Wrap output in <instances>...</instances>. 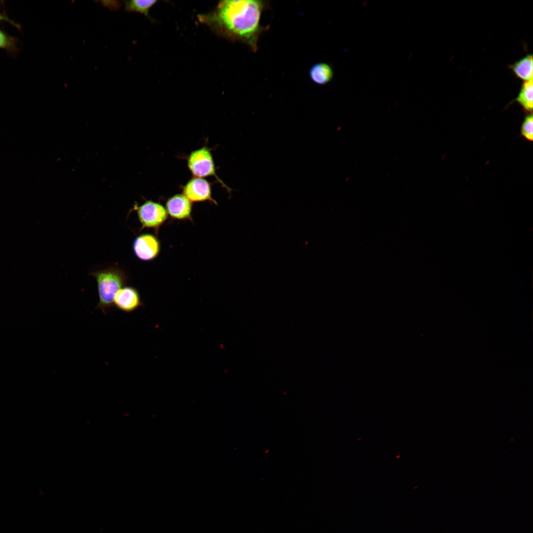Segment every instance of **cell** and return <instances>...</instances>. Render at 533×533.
<instances>
[{"instance_id":"obj_1","label":"cell","mask_w":533,"mask_h":533,"mask_svg":"<svg viewBox=\"0 0 533 533\" xmlns=\"http://www.w3.org/2000/svg\"><path fill=\"white\" fill-rule=\"evenodd\" d=\"M264 8L265 3L260 0H225L218 6L216 19L229 34L243 40L256 51Z\"/></svg>"},{"instance_id":"obj_2","label":"cell","mask_w":533,"mask_h":533,"mask_svg":"<svg viewBox=\"0 0 533 533\" xmlns=\"http://www.w3.org/2000/svg\"><path fill=\"white\" fill-rule=\"evenodd\" d=\"M90 275L97 282L99 301L96 308L106 314L114 307L116 294L126 284V275L122 269L115 266L93 271Z\"/></svg>"},{"instance_id":"obj_3","label":"cell","mask_w":533,"mask_h":533,"mask_svg":"<svg viewBox=\"0 0 533 533\" xmlns=\"http://www.w3.org/2000/svg\"><path fill=\"white\" fill-rule=\"evenodd\" d=\"M187 164L194 177L203 178L214 176L227 190H230L217 175L213 158L207 147L204 146L191 152L188 157Z\"/></svg>"},{"instance_id":"obj_4","label":"cell","mask_w":533,"mask_h":533,"mask_svg":"<svg viewBox=\"0 0 533 533\" xmlns=\"http://www.w3.org/2000/svg\"><path fill=\"white\" fill-rule=\"evenodd\" d=\"M139 220L144 228H157L167 219L168 214L165 208L161 204L147 200L139 206H136Z\"/></svg>"},{"instance_id":"obj_5","label":"cell","mask_w":533,"mask_h":533,"mask_svg":"<svg viewBox=\"0 0 533 533\" xmlns=\"http://www.w3.org/2000/svg\"><path fill=\"white\" fill-rule=\"evenodd\" d=\"M183 194L191 202L209 201L217 204L212 196L210 183L204 178L193 177L182 188Z\"/></svg>"},{"instance_id":"obj_6","label":"cell","mask_w":533,"mask_h":533,"mask_svg":"<svg viewBox=\"0 0 533 533\" xmlns=\"http://www.w3.org/2000/svg\"><path fill=\"white\" fill-rule=\"evenodd\" d=\"M132 247L135 256L144 261L153 260L160 251L159 241L154 235L149 233L138 236L133 241Z\"/></svg>"},{"instance_id":"obj_7","label":"cell","mask_w":533,"mask_h":533,"mask_svg":"<svg viewBox=\"0 0 533 533\" xmlns=\"http://www.w3.org/2000/svg\"><path fill=\"white\" fill-rule=\"evenodd\" d=\"M142 305L138 291L131 286H124L120 289L114 300V306L126 313L134 311Z\"/></svg>"},{"instance_id":"obj_8","label":"cell","mask_w":533,"mask_h":533,"mask_svg":"<svg viewBox=\"0 0 533 533\" xmlns=\"http://www.w3.org/2000/svg\"><path fill=\"white\" fill-rule=\"evenodd\" d=\"M167 214L177 220H187L191 218V202L183 194H177L169 198L166 203Z\"/></svg>"},{"instance_id":"obj_9","label":"cell","mask_w":533,"mask_h":533,"mask_svg":"<svg viewBox=\"0 0 533 533\" xmlns=\"http://www.w3.org/2000/svg\"><path fill=\"white\" fill-rule=\"evenodd\" d=\"M309 76L313 83L323 85L328 83L333 79L334 71L330 65L325 63H318L310 68Z\"/></svg>"},{"instance_id":"obj_10","label":"cell","mask_w":533,"mask_h":533,"mask_svg":"<svg viewBox=\"0 0 533 533\" xmlns=\"http://www.w3.org/2000/svg\"><path fill=\"white\" fill-rule=\"evenodd\" d=\"M533 55L530 54L510 65L509 68L518 78L525 82L533 80Z\"/></svg>"},{"instance_id":"obj_11","label":"cell","mask_w":533,"mask_h":533,"mask_svg":"<svg viewBox=\"0 0 533 533\" xmlns=\"http://www.w3.org/2000/svg\"><path fill=\"white\" fill-rule=\"evenodd\" d=\"M533 80L524 82L520 88L516 101L522 107L524 111L532 114L533 107Z\"/></svg>"},{"instance_id":"obj_12","label":"cell","mask_w":533,"mask_h":533,"mask_svg":"<svg viewBox=\"0 0 533 533\" xmlns=\"http://www.w3.org/2000/svg\"><path fill=\"white\" fill-rule=\"evenodd\" d=\"M124 2V10L126 12H137L148 16L149 10L157 2V0H125Z\"/></svg>"},{"instance_id":"obj_13","label":"cell","mask_w":533,"mask_h":533,"mask_svg":"<svg viewBox=\"0 0 533 533\" xmlns=\"http://www.w3.org/2000/svg\"><path fill=\"white\" fill-rule=\"evenodd\" d=\"M0 49L15 55L18 51L17 39L0 28Z\"/></svg>"},{"instance_id":"obj_14","label":"cell","mask_w":533,"mask_h":533,"mask_svg":"<svg viewBox=\"0 0 533 533\" xmlns=\"http://www.w3.org/2000/svg\"><path fill=\"white\" fill-rule=\"evenodd\" d=\"M521 134L526 140L532 142L533 140V117L532 114H529L525 117L521 127Z\"/></svg>"},{"instance_id":"obj_15","label":"cell","mask_w":533,"mask_h":533,"mask_svg":"<svg viewBox=\"0 0 533 533\" xmlns=\"http://www.w3.org/2000/svg\"><path fill=\"white\" fill-rule=\"evenodd\" d=\"M8 22L17 29H21L20 26L18 24L15 23L14 21L8 18L6 15L0 12V22Z\"/></svg>"}]
</instances>
